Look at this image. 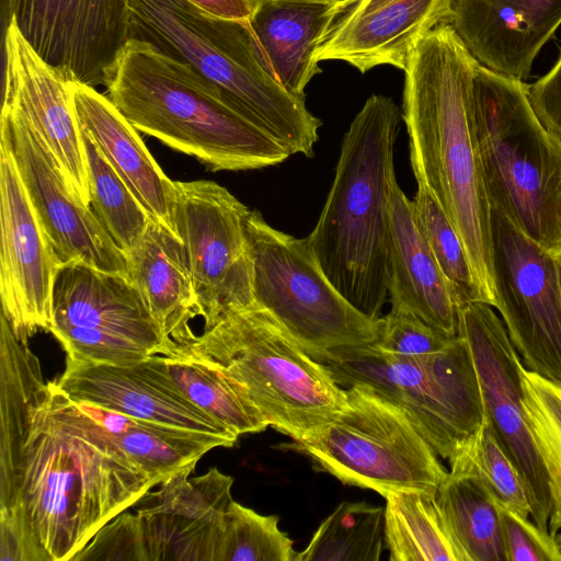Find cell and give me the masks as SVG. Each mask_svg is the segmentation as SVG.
Returning a JSON list of instances; mask_svg holds the SVG:
<instances>
[{
    "mask_svg": "<svg viewBox=\"0 0 561 561\" xmlns=\"http://www.w3.org/2000/svg\"><path fill=\"white\" fill-rule=\"evenodd\" d=\"M154 488L0 317V524L66 561Z\"/></svg>",
    "mask_w": 561,
    "mask_h": 561,
    "instance_id": "6da1fadb",
    "label": "cell"
},
{
    "mask_svg": "<svg viewBox=\"0 0 561 561\" xmlns=\"http://www.w3.org/2000/svg\"><path fill=\"white\" fill-rule=\"evenodd\" d=\"M478 64L450 24L433 30L403 70L401 114L416 183L444 209L465 247L482 301L495 308L491 206L471 115Z\"/></svg>",
    "mask_w": 561,
    "mask_h": 561,
    "instance_id": "7a4b0ae2",
    "label": "cell"
},
{
    "mask_svg": "<svg viewBox=\"0 0 561 561\" xmlns=\"http://www.w3.org/2000/svg\"><path fill=\"white\" fill-rule=\"evenodd\" d=\"M401 119L391 98L367 99L344 135L331 190L307 237L329 280L371 319L381 318L389 295L393 148Z\"/></svg>",
    "mask_w": 561,
    "mask_h": 561,
    "instance_id": "3957f363",
    "label": "cell"
},
{
    "mask_svg": "<svg viewBox=\"0 0 561 561\" xmlns=\"http://www.w3.org/2000/svg\"><path fill=\"white\" fill-rule=\"evenodd\" d=\"M107 98L139 131L211 171L279 164L290 153L237 111L215 84L151 43L131 38L106 85Z\"/></svg>",
    "mask_w": 561,
    "mask_h": 561,
    "instance_id": "277c9868",
    "label": "cell"
},
{
    "mask_svg": "<svg viewBox=\"0 0 561 561\" xmlns=\"http://www.w3.org/2000/svg\"><path fill=\"white\" fill-rule=\"evenodd\" d=\"M129 12L133 38L190 65L290 156H313L321 122L273 76L247 21L208 14L187 0H129Z\"/></svg>",
    "mask_w": 561,
    "mask_h": 561,
    "instance_id": "5b68a950",
    "label": "cell"
},
{
    "mask_svg": "<svg viewBox=\"0 0 561 561\" xmlns=\"http://www.w3.org/2000/svg\"><path fill=\"white\" fill-rule=\"evenodd\" d=\"M471 115L491 209L556 253L561 249V140L536 115L528 84L479 62Z\"/></svg>",
    "mask_w": 561,
    "mask_h": 561,
    "instance_id": "8992f818",
    "label": "cell"
},
{
    "mask_svg": "<svg viewBox=\"0 0 561 561\" xmlns=\"http://www.w3.org/2000/svg\"><path fill=\"white\" fill-rule=\"evenodd\" d=\"M174 352L211 362L238 382L268 426L294 440L317 434L346 392L265 310L230 312Z\"/></svg>",
    "mask_w": 561,
    "mask_h": 561,
    "instance_id": "52a82bcc",
    "label": "cell"
},
{
    "mask_svg": "<svg viewBox=\"0 0 561 561\" xmlns=\"http://www.w3.org/2000/svg\"><path fill=\"white\" fill-rule=\"evenodd\" d=\"M317 360L341 387L366 386L399 405L444 459L483 421L474 363L459 334L424 357L396 356L374 343L328 352Z\"/></svg>",
    "mask_w": 561,
    "mask_h": 561,
    "instance_id": "ba28073f",
    "label": "cell"
},
{
    "mask_svg": "<svg viewBox=\"0 0 561 561\" xmlns=\"http://www.w3.org/2000/svg\"><path fill=\"white\" fill-rule=\"evenodd\" d=\"M255 307L265 310L312 358L374 344L382 318L371 319L329 280L307 238L271 227L257 210L245 218Z\"/></svg>",
    "mask_w": 561,
    "mask_h": 561,
    "instance_id": "9c48e42d",
    "label": "cell"
},
{
    "mask_svg": "<svg viewBox=\"0 0 561 561\" xmlns=\"http://www.w3.org/2000/svg\"><path fill=\"white\" fill-rule=\"evenodd\" d=\"M342 409L317 434L290 446L342 483L370 489L437 493L448 471L409 415L366 386L345 389Z\"/></svg>",
    "mask_w": 561,
    "mask_h": 561,
    "instance_id": "30bf717a",
    "label": "cell"
},
{
    "mask_svg": "<svg viewBox=\"0 0 561 561\" xmlns=\"http://www.w3.org/2000/svg\"><path fill=\"white\" fill-rule=\"evenodd\" d=\"M48 332L68 358L82 362L125 366L156 354L171 356L176 348L127 275L80 260L57 271Z\"/></svg>",
    "mask_w": 561,
    "mask_h": 561,
    "instance_id": "8fae6325",
    "label": "cell"
},
{
    "mask_svg": "<svg viewBox=\"0 0 561 561\" xmlns=\"http://www.w3.org/2000/svg\"><path fill=\"white\" fill-rule=\"evenodd\" d=\"M175 233L186 250L199 317L208 328L230 312L255 307L245 236L250 209L213 181H175Z\"/></svg>",
    "mask_w": 561,
    "mask_h": 561,
    "instance_id": "7c38bea8",
    "label": "cell"
},
{
    "mask_svg": "<svg viewBox=\"0 0 561 561\" xmlns=\"http://www.w3.org/2000/svg\"><path fill=\"white\" fill-rule=\"evenodd\" d=\"M500 312L524 367L561 382V288L553 253L491 209Z\"/></svg>",
    "mask_w": 561,
    "mask_h": 561,
    "instance_id": "4fadbf2b",
    "label": "cell"
},
{
    "mask_svg": "<svg viewBox=\"0 0 561 561\" xmlns=\"http://www.w3.org/2000/svg\"><path fill=\"white\" fill-rule=\"evenodd\" d=\"M458 334L474 363L484 416L524 481L530 517L549 531L551 494L523 408L522 359L504 322L486 302L458 306Z\"/></svg>",
    "mask_w": 561,
    "mask_h": 561,
    "instance_id": "5bb4252c",
    "label": "cell"
},
{
    "mask_svg": "<svg viewBox=\"0 0 561 561\" xmlns=\"http://www.w3.org/2000/svg\"><path fill=\"white\" fill-rule=\"evenodd\" d=\"M25 39L68 80L107 85L133 38L129 0H9Z\"/></svg>",
    "mask_w": 561,
    "mask_h": 561,
    "instance_id": "9a60e30c",
    "label": "cell"
},
{
    "mask_svg": "<svg viewBox=\"0 0 561 561\" xmlns=\"http://www.w3.org/2000/svg\"><path fill=\"white\" fill-rule=\"evenodd\" d=\"M0 295L2 313L27 342L48 331L53 289L61 264L18 172L7 133L0 129Z\"/></svg>",
    "mask_w": 561,
    "mask_h": 561,
    "instance_id": "2e32d148",
    "label": "cell"
},
{
    "mask_svg": "<svg viewBox=\"0 0 561 561\" xmlns=\"http://www.w3.org/2000/svg\"><path fill=\"white\" fill-rule=\"evenodd\" d=\"M0 129L8 135L21 181L60 262L80 260L127 275L125 253L69 187L55 157L24 116L2 106Z\"/></svg>",
    "mask_w": 561,
    "mask_h": 561,
    "instance_id": "e0dca14e",
    "label": "cell"
},
{
    "mask_svg": "<svg viewBox=\"0 0 561 561\" xmlns=\"http://www.w3.org/2000/svg\"><path fill=\"white\" fill-rule=\"evenodd\" d=\"M55 381L76 403L210 435L226 442L228 447L239 437L183 393L161 354L125 366L67 357L65 370Z\"/></svg>",
    "mask_w": 561,
    "mask_h": 561,
    "instance_id": "ac0fdd59",
    "label": "cell"
},
{
    "mask_svg": "<svg viewBox=\"0 0 561 561\" xmlns=\"http://www.w3.org/2000/svg\"><path fill=\"white\" fill-rule=\"evenodd\" d=\"M72 83L45 61L8 19L2 106L16 110L44 140L77 197L91 207L82 135Z\"/></svg>",
    "mask_w": 561,
    "mask_h": 561,
    "instance_id": "d6986e66",
    "label": "cell"
},
{
    "mask_svg": "<svg viewBox=\"0 0 561 561\" xmlns=\"http://www.w3.org/2000/svg\"><path fill=\"white\" fill-rule=\"evenodd\" d=\"M194 469L174 473L134 504L151 561H219L233 479L216 467L190 478Z\"/></svg>",
    "mask_w": 561,
    "mask_h": 561,
    "instance_id": "ffe728a7",
    "label": "cell"
},
{
    "mask_svg": "<svg viewBox=\"0 0 561 561\" xmlns=\"http://www.w3.org/2000/svg\"><path fill=\"white\" fill-rule=\"evenodd\" d=\"M454 1L345 0L316 60L345 61L362 73L382 65L404 70L417 43L451 23Z\"/></svg>",
    "mask_w": 561,
    "mask_h": 561,
    "instance_id": "44dd1931",
    "label": "cell"
},
{
    "mask_svg": "<svg viewBox=\"0 0 561 561\" xmlns=\"http://www.w3.org/2000/svg\"><path fill=\"white\" fill-rule=\"evenodd\" d=\"M450 25L481 65L524 80L561 25V0H455Z\"/></svg>",
    "mask_w": 561,
    "mask_h": 561,
    "instance_id": "7402d4cb",
    "label": "cell"
},
{
    "mask_svg": "<svg viewBox=\"0 0 561 561\" xmlns=\"http://www.w3.org/2000/svg\"><path fill=\"white\" fill-rule=\"evenodd\" d=\"M72 101L80 127L136 199L151 218L175 232V182L153 159L138 130L94 87L73 82Z\"/></svg>",
    "mask_w": 561,
    "mask_h": 561,
    "instance_id": "603a6c76",
    "label": "cell"
},
{
    "mask_svg": "<svg viewBox=\"0 0 561 561\" xmlns=\"http://www.w3.org/2000/svg\"><path fill=\"white\" fill-rule=\"evenodd\" d=\"M345 0H253L247 23L276 80L305 100V89L321 72L316 60Z\"/></svg>",
    "mask_w": 561,
    "mask_h": 561,
    "instance_id": "cb8c5ba5",
    "label": "cell"
},
{
    "mask_svg": "<svg viewBox=\"0 0 561 561\" xmlns=\"http://www.w3.org/2000/svg\"><path fill=\"white\" fill-rule=\"evenodd\" d=\"M125 256L127 275L167 341L175 347L187 345L196 337L190 321L199 316V309L181 238L150 217L139 243Z\"/></svg>",
    "mask_w": 561,
    "mask_h": 561,
    "instance_id": "d4e9b609",
    "label": "cell"
},
{
    "mask_svg": "<svg viewBox=\"0 0 561 561\" xmlns=\"http://www.w3.org/2000/svg\"><path fill=\"white\" fill-rule=\"evenodd\" d=\"M390 301L402 304L447 336L458 335V302L396 182L391 195Z\"/></svg>",
    "mask_w": 561,
    "mask_h": 561,
    "instance_id": "484cf974",
    "label": "cell"
},
{
    "mask_svg": "<svg viewBox=\"0 0 561 561\" xmlns=\"http://www.w3.org/2000/svg\"><path fill=\"white\" fill-rule=\"evenodd\" d=\"M145 471L154 486L196 466L210 449L228 447L220 438L141 421L101 407L77 403Z\"/></svg>",
    "mask_w": 561,
    "mask_h": 561,
    "instance_id": "4316f807",
    "label": "cell"
},
{
    "mask_svg": "<svg viewBox=\"0 0 561 561\" xmlns=\"http://www.w3.org/2000/svg\"><path fill=\"white\" fill-rule=\"evenodd\" d=\"M436 500L463 561H508L500 505L477 478L448 472Z\"/></svg>",
    "mask_w": 561,
    "mask_h": 561,
    "instance_id": "83f0119b",
    "label": "cell"
},
{
    "mask_svg": "<svg viewBox=\"0 0 561 561\" xmlns=\"http://www.w3.org/2000/svg\"><path fill=\"white\" fill-rule=\"evenodd\" d=\"M385 499V539L391 561H463L436 493L402 490Z\"/></svg>",
    "mask_w": 561,
    "mask_h": 561,
    "instance_id": "f1b7e54d",
    "label": "cell"
},
{
    "mask_svg": "<svg viewBox=\"0 0 561 561\" xmlns=\"http://www.w3.org/2000/svg\"><path fill=\"white\" fill-rule=\"evenodd\" d=\"M165 356L171 377L199 409L238 436L268 424L242 387L209 360L175 352Z\"/></svg>",
    "mask_w": 561,
    "mask_h": 561,
    "instance_id": "f546056e",
    "label": "cell"
},
{
    "mask_svg": "<svg viewBox=\"0 0 561 561\" xmlns=\"http://www.w3.org/2000/svg\"><path fill=\"white\" fill-rule=\"evenodd\" d=\"M385 548V508L342 502L295 561H379Z\"/></svg>",
    "mask_w": 561,
    "mask_h": 561,
    "instance_id": "4dcf8cb0",
    "label": "cell"
},
{
    "mask_svg": "<svg viewBox=\"0 0 561 561\" xmlns=\"http://www.w3.org/2000/svg\"><path fill=\"white\" fill-rule=\"evenodd\" d=\"M523 408L551 494L549 531L561 530V382L524 367L520 369Z\"/></svg>",
    "mask_w": 561,
    "mask_h": 561,
    "instance_id": "1f68e13d",
    "label": "cell"
},
{
    "mask_svg": "<svg viewBox=\"0 0 561 561\" xmlns=\"http://www.w3.org/2000/svg\"><path fill=\"white\" fill-rule=\"evenodd\" d=\"M80 130L89 175L91 208L117 247L126 254L139 243L150 216L90 136L81 127Z\"/></svg>",
    "mask_w": 561,
    "mask_h": 561,
    "instance_id": "d6a6232c",
    "label": "cell"
},
{
    "mask_svg": "<svg viewBox=\"0 0 561 561\" xmlns=\"http://www.w3.org/2000/svg\"><path fill=\"white\" fill-rule=\"evenodd\" d=\"M448 461L449 472L477 478L500 506L530 517L524 481L485 416L480 426L457 446Z\"/></svg>",
    "mask_w": 561,
    "mask_h": 561,
    "instance_id": "836d02e7",
    "label": "cell"
},
{
    "mask_svg": "<svg viewBox=\"0 0 561 561\" xmlns=\"http://www.w3.org/2000/svg\"><path fill=\"white\" fill-rule=\"evenodd\" d=\"M412 203L417 222L454 290L458 306L467 301H482L465 247L435 196L425 186L417 185Z\"/></svg>",
    "mask_w": 561,
    "mask_h": 561,
    "instance_id": "e575fe53",
    "label": "cell"
},
{
    "mask_svg": "<svg viewBox=\"0 0 561 561\" xmlns=\"http://www.w3.org/2000/svg\"><path fill=\"white\" fill-rule=\"evenodd\" d=\"M278 517L261 515L236 501L229 507L219 561H295L293 540Z\"/></svg>",
    "mask_w": 561,
    "mask_h": 561,
    "instance_id": "d590c367",
    "label": "cell"
},
{
    "mask_svg": "<svg viewBox=\"0 0 561 561\" xmlns=\"http://www.w3.org/2000/svg\"><path fill=\"white\" fill-rule=\"evenodd\" d=\"M390 302L376 342L382 351L401 357H424L443 351L455 337L434 329L402 304Z\"/></svg>",
    "mask_w": 561,
    "mask_h": 561,
    "instance_id": "8d00e7d4",
    "label": "cell"
},
{
    "mask_svg": "<svg viewBox=\"0 0 561 561\" xmlns=\"http://www.w3.org/2000/svg\"><path fill=\"white\" fill-rule=\"evenodd\" d=\"M72 560L151 561L140 517L122 512L101 527Z\"/></svg>",
    "mask_w": 561,
    "mask_h": 561,
    "instance_id": "74e56055",
    "label": "cell"
},
{
    "mask_svg": "<svg viewBox=\"0 0 561 561\" xmlns=\"http://www.w3.org/2000/svg\"><path fill=\"white\" fill-rule=\"evenodd\" d=\"M500 513L510 561H561V548L550 531L508 508L500 506Z\"/></svg>",
    "mask_w": 561,
    "mask_h": 561,
    "instance_id": "f35d334b",
    "label": "cell"
},
{
    "mask_svg": "<svg viewBox=\"0 0 561 561\" xmlns=\"http://www.w3.org/2000/svg\"><path fill=\"white\" fill-rule=\"evenodd\" d=\"M528 98L543 126L561 140V53L553 67L528 85Z\"/></svg>",
    "mask_w": 561,
    "mask_h": 561,
    "instance_id": "ab89813d",
    "label": "cell"
},
{
    "mask_svg": "<svg viewBox=\"0 0 561 561\" xmlns=\"http://www.w3.org/2000/svg\"><path fill=\"white\" fill-rule=\"evenodd\" d=\"M208 14L247 21L253 9V0H187Z\"/></svg>",
    "mask_w": 561,
    "mask_h": 561,
    "instance_id": "60d3db41",
    "label": "cell"
},
{
    "mask_svg": "<svg viewBox=\"0 0 561 561\" xmlns=\"http://www.w3.org/2000/svg\"><path fill=\"white\" fill-rule=\"evenodd\" d=\"M557 268H558V275H559V282H560V288H561V249L553 253Z\"/></svg>",
    "mask_w": 561,
    "mask_h": 561,
    "instance_id": "b9f144b4",
    "label": "cell"
},
{
    "mask_svg": "<svg viewBox=\"0 0 561 561\" xmlns=\"http://www.w3.org/2000/svg\"><path fill=\"white\" fill-rule=\"evenodd\" d=\"M558 542H559V546L561 548V536L559 537Z\"/></svg>",
    "mask_w": 561,
    "mask_h": 561,
    "instance_id": "7bdbcfd3",
    "label": "cell"
}]
</instances>
